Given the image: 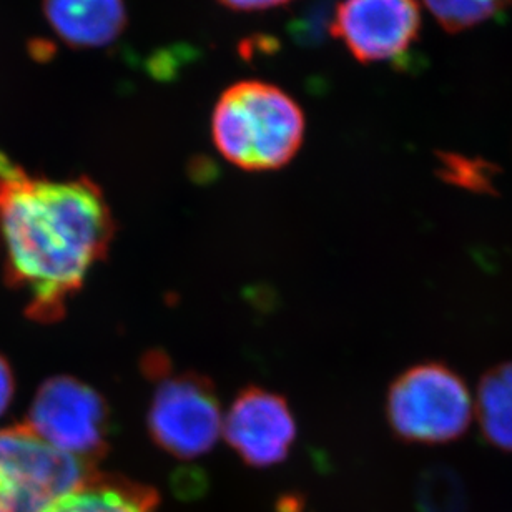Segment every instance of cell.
Here are the masks:
<instances>
[{
  "label": "cell",
  "mask_w": 512,
  "mask_h": 512,
  "mask_svg": "<svg viewBox=\"0 0 512 512\" xmlns=\"http://www.w3.org/2000/svg\"><path fill=\"white\" fill-rule=\"evenodd\" d=\"M331 34L363 64L403 59L421 32L416 0H341Z\"/></svg>",
  "instance_id": "7"
},
{
  "label": "cell",
  "mask_w": 512,
  "mask_h": 512,
  "mask_svg": "<svg viewBox=\"0 0 512 512\" xmlns=\"http://www.w3.org/2000/svg\"><path fill=\"white\" fill-rule=\"evenodd\" d=\"M476 411L486 441L512 451V361L494 366L483 376Z\"/></svg>",
  "instance_id": "11"
},
{
  "label": "cell",
  "mask_w": 512,
  "mask_h": 512,
  "mask_svg": "<svg viewBox=\"0 0 512 512\" xmlns=\"http://www.w3.org/2000/svg\"><path fill=\"white\" fill-rule=\"evenodd\" d=\"M225 7L240 12H256V10H268L288 4L291 0H220Z\"/></svg>",
  "instance_id": "15"
},
{
  "label": "cell",
  "mask_w": 512,
  "mask_h": 512,
  "mask_svg": "<svg viewBox=\"0 0 512 512\" xmlns=\"http://www.w3.org/2000/svg\"><path fill=\"white\" fill-rule=\"evenodd\" d=\"M512 0H424L446 32L458 34L503 14Z\"/></svg>",
  "instance_id": "12"
},
{
  "label": "cell",
  "mask_w": 512,
  "mask_h": 512,
  "mask_svg": "<svg viewBox=\"0 0 512 512\" xmlns=\"http://www.w3.org/2000/svg\"><path fill=\"white\" fill-rule=\"evenodd\" d=\"M155 381L148 433L153 443L178 459L207 454L222 434L223 414L212 381L193 371L172 373L165 356L150 353L143 363Z\"/></svg>",
  "instance_id": "3"
},
{
  "label": "cell",
  "mask_w": 512,
  "mask_h": 512,
  "mask_svg": "<svg viewBox=\"0 0 512 512\" xmlns=\"http://www.w3.org/2000/svg\"><path fill=\"white\" fill-rule=\"evenodd\" d=\"M463 499L459 496V486L451 474L431 473L421 488L419 512H461Z\"/></svg>",
  "instance_id": "13"
},
{
  "label": "cell",
  "mask_w": 512,
  "mask_h": 512,
  "mask_svg": "<svg viewBox=\"0 0 512 512\" xmlns=\"http://www.w3.org/2000/svg\"><path fill=\"white\" fill-rule=\"evenodd\" d=\"M157 506V491L147 484L95 471L44 512H157Z\"/></svg>",
  "instance_id": "10"
},
{
  "label": "cell",
  "mask_w": 512,
  "mask_h": 512,
  "mask_svg": "<svg viewBox=\"0 0 512 512\" xmlns=\"http://www.w3.org/2000/svg\"><path fill=\"white\" fill-rule=\"evenodd\" d=\"M42 5L55 34L79 49L110 45L127 25L124 0H44Z\"/></svg>",
  "instance_id": "9"
},
{
  "label": "cell",
  "mask_w": 512,
  "mask_h": 512,
  "mask_svg": "<svg viewBox=\"0 0 512 512\" xmlns=\"http://www.w3.org/2000/svg\"><path fill=\"white\" fill-rule=\"evenodd\" d=\"M95 469L52 448L27 423L0 428V512H44Z\"/></svg>",
  "instance_id": "5"
},
{
  "label": "cell",
  "mask_w": 512,
  "mask_h": 512,
  "mask_svg": "<svg viewBox=\"0 0 512 512\" xmlns=\"http://www.w3.org/2000/svg\"><path fill=\"white\" fill-rule=\"evenodd\" d=\"M25 423L60 453L94 466L109 449V404L74 376H54L40 384Z\"/></svg>",
  "instance_id": "6"
},
{
  "label": "cell",
  "mask_w": 512,
  "mask_h": 512,
  "mask_svg": "<svg viewBox=\"0 0 512 512\" xmlns=\"http://www.w3.org/2000/svg\"><path fill=\"white\" fill-rule=\"evenodd\" d=\"M15 393V380L9 361L0 355V416L9 409Z\"/></svg>",
  "instance_id": "14"
},
{
  "label": "cell",
  "mask_w": 512,
  "mask_h": 512,
  "mask_svg": "<svg viewBox=\"0 0 512 512\" xmlns=\"http://www.w3.org/2000/svg\"><path fill=\"white\" fill-rule=\"evenodd\" d=\"M223 438L253 468H270L290 454L296 421L281 394L248 386L223 416Z\"/></svg>",
  "instance_id": "8"
},
{
  "label": "cell",
  "mask_w": 512,
  "mask_h": 512,
  "mask_svg": "<svg viewBox=\"0 0 512 512\" xmlns=\"http://www.w3.org/2000/svg\"><path fill=\"white\" fill-rule=\"evenodd\" d=\"M115 230L94 180L32 177L0 150L5 281L24 293L30 320L52 325L64 318L70 298L109 253Z\"/></svg>",
  "instance_id": "1"
},
{
  "label": "cell",
  "mask_w": 512,
  "mask_h": 512,
  "mask_svg": "<svg viewBox=\"0 0 512 512\" xmlns=\"http://www.w3.org/2000/svg\"><path fill=\"white\" fill-rule=\"evenodd\" d=\"M300 105L276 85L243 80L228 87L212 115V138L227 162L247 172L278 170L305 140Z\"/></svg>",
  "instance_id": "2"
},
{
  "label": "cell",
  "mask_w": 512,
  "mask_h": 512,
  "mask_svg": "<svg viewBox=\"0 0 512 512\" xmlns=\"http://www.w3.org/2000/svg\"><path fill=\"white\" fill-rule=\"evenodd\" d=\"M386 411L391 431L406 443L444 444L468 431L473 399L451 368L423 363L389 386Z\"/></svg>",
  "instance_id": "4"
}]
</instances>
